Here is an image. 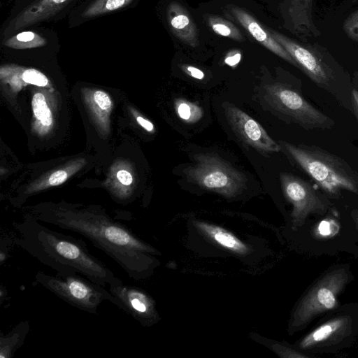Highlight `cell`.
Wrapping results in <instances>:
<instances>
[{
	"instance_id": "25",
	"label": "cell",
	"mask_w": 358,
	"mask_h": 358,
	"mask_svg": "<svg viewBox=\"0 0 358 358\" xmlns=\"http://www.w3.org/2000/svg\"><path fill=\"white\" fill-rule=\"evenodd\" d=\"M343 28L351 40L358 41V10L351 13L345 20Z\"/></svg>"
},
{
	"instance_id": "26",
	"label": "cell",
	"mask_w": 358,
	"mask_h": 358,
	"mask_svg": "<svg viewBox=\"0 0 358 358\" xmlns=\"http://www.w3.org/2000/svg\"><path fill=\"white\" fill-rule=\"evenodd\" d=\"M273 350L280 357L283 358H303L307 357V355L301 354L292 348L286 346L275 344L273 345Z\"/></svg>"
},
{
	"instance_id": "22",
	"label": "cell",
	"mask_w": 358,
	"mask_h": 358,
	"mask_svg": "<svg viewBox=\"0 0 358 358\" xmlns=\"http://www.w3.org/2000/svg\"><path fill=\"white\" fill-rule=\"evenodd\" d=\"M299 6H301V10L299 15L301 24H303L307 29L310 31L312 35H318L320 32L317 31L315 26L312 20V5L313 0H295Z\"/></svg>"
},
{
	"instance_id": "8",
	"label": "cell",
	"mask_w": 358,
	"mask_h": 358,
	"mask_svg": "<svg viewBox=\"0 0 358 358\" xmlns=\"http://www.w3.org/2000/svg\"><path fill=\"white\" fill-rule=\"evenodd\" d=\"M82 0H27L14 6L3 22L0 37L20 29L68 17Z\"/></svg>"
},
{
	"instance_id": "2",
	"label": "cell",
	"mask_w": 358,
	"mask_h": 358,
	"mask_svg": "<svg viewBox=\"0 0 358 358\" xmlns=\"http://www.w3.org/2000/svg\"><path fill=\"white\" fill-rule=\"evenodd\" d=\"M13 227L17 232L14 243L56 273H78L103 287L116 277L81 239L53 230L33 217Z\"/></svg>"
},
{
	"instance_id": "6",
	"label": "cell",
	"mask_w": 358,
	"mask_h": 358,
	"mask_svg": "<svg viewBox=\"0 0 358 358\" xmlns=\"http://www.w3.org/2000/svg\"><path fill=\"white\" fill-rule=\"evenodd\" d=\"M266 102L278 112L306 129L330 128L334 122L291 87L279 83L264 87Z\"/></svg>"
},
{
	"instance_id": "23",
	"label": "cell",
	"mask_w": 358,
	"mask_h": 358,
	"mask_svg": "<svg viewBox=\"0 0 358 358\" xmlns=\"http://www.w3.org/2000/svg\"><path fill=\"white\" fill-rule=\"evenodd\" d=\"M210 24L212 29L219 35L234 38H239L238 31L234 29L235 27L227 22L220 19L211 18Z\"/></svg>"
},
{
	"instance_id": "5",
	"label": "cell",
	"mask_w": 358,
	"mask_h": 358,
	"mask_svg": "<svg viewBox=\"0 0 358 358\" xmlns=\"http://www.w3.org/2000/svg\"><path fill=\"white\" fill-rule=\"evenodd\" d=\"M184 173L189 181L227 198L236 196L246 185L245 176L216 155L199 153Z\"/></svg>"
},
{
	"instance_id": "10",
	"label": "cell",
	"mask_w": 358,
	"mask_h": 358,
	"mask_svg": "<svg viewBox=\"0 0 358 358\" xmlns=\"http://www.w3.org/2000/svg\"><path fill=\"white\" fill-rule=\"evenodd\" d=\"M0 39L1 51L10 55H52L61 48L57 32L38 25L20 29Z\"/></svg>"
},
{
	"instance_id": "34",
	"label": "cell",
	"mask_w": 358,
	"mask_h": 358,
	"mask_svg": "<svg viewBox=\"0 0 358 358\" xmlns=\"http://www.w3.org/2000/svg\"><path fill=\"white\" fill-rule=\"evenodd\" d=\"M331 226L330 221L324 220L320 223L319 229L323 236L329 234V227Z\"/></svg>"
},
{
	"instance_id": "3",
	"label": "cell",
	"mask_w": 358,
	"mask_h": 358,
	"mask_svg": "<svg viewBox=\"0 0 358 358\" xmlns=\"http://www.w3.org/2000/svg\"><path fill=\"white\" fill-rule=\"evenodd\" d=\"M281 143L296 165L328 194H358V173L342 159L315 146Z\"/></svg>"
},
{
	"instance_id": "28",
	"label": "cell",
	"mask_w": 358,
	"mask_h": 358,
	"mask_svg": "<svg viewBox=\"0 0 358 358\" xmlns=\"http://www.w3.org/2000/svg\"><path fill=\"white\" fill-rule=\"evenodd\" d=\"M67 179V174L64 171H57L53 173L50 178H49V182L52 186L59 185Z\"/></svg>"
},
{
	"instance_id": "38",
	"label": "cell",
	"mask_w": 358,
	"mask_h": 358,
	"mask_svg": "<svg viewBox=\"0 0 358 358\" xmlns=\"http://www.w3.org/2000/svg\"><path fill=\"white\" fill-rule=\"evenodd\" d=\"M357 1H358V0H352V2L354 3V2Z\"/></svg>"
},
{
	"instance_id": "31",
	"label": "cell",
	"mask_w": 358,
	"mask_h": 358,
	"mask_svg": "<svg viewBox=\"0 0 358 358\" xmlns=\"http://www.w3.org/2000/svg\"><path fill=\"white\" fill-rule=\"evenodd\" d=\"M241 58V55L239 52H236L226 57L224 62L229 66H234L239 63Z\"/></svg>"
},
{
	"instance_id": "27",
	"label": "cell",
	"mask_w": 358,
	"mask_h": 358,
	"mask_svg": "<svg viewBox=\"0 0 358 358\" xmlns=\"http://www.w3.org/2000/svg\"><path fill=\"white\" fill-rule=\"evenodd\" d=\"M94 99L102 110H108L111 106V101L107 94L102 91H96L94 95Z\"/></svg>"
},
{
	"instance_id": "30",
	"label": "cell",
	"mask_w": 358,
	"mask_h": 358,
	"mask_svg": "<svg viewBox=\"0 0 358 358\" xmlns=\"http://www.w3.org/2000/svg\"><path fill=\"white\" fill-rule=\"evenodd\" d=\"M117 178L121 183L129 185L132 182L131 175L127 171L120 170L117 173Z\"/></svg>"
},
{
	"instance_id": "15",
	"label": "cell",
	"mask_w": 358,
	"mask_h": 358,
	"mask_svg": "<svg viewBox=\"0 0 358 358\" xmlns=\"http://www.w3.org/2000/svg\"><path fill=\"white\" fill-rule=\"evenodd\" d=\"M352 319L347 315L336 317L321 324L300 342L301 350L329 345L346 337L351 331Z\"/></svg>"
},
{
	"instance_id": "17",
	"label": "cell",
	"mask_w": 358,
	"mask_h": 358,
	"mask_svg": "<svg viewBox=\"0 0 358 358\" xmlns=\"http://www.w3.org/2000/svg\"><path fill=\"white\" fill-rule=\"evenodd\" d=\"M194 225L210 241L232 252L242 255L249 252L245 243L221 227L201 221H194Z\"/></svg>"
},
{
	"instance_id": "7",
	"label": "cell",
	"mask_w": 358,
	"mask_h": 358,
	"mask_svg": "<svg viewBox=\"0 0 358 358\" xmlns=\"http://www.w3.org/2000/svg\"><path fill=\"white\" fill-rule=\"evenodd\" d=\"M348 281L344 268L334 269L324 275L297 305L291 320L292 329L305 327L315 317L336 306L337 296Z\"/></svg>"
},
{
	"instance_id": "4",
	"label": "cell",
	"mask_w": 358,
	"mask_h": 358,
	"mask_svg": "<svg viewBox=\"0 0 358 358\" xmlns=\"http://www.w3.org/2000/svg\"><path fill=\"white\" fill-rule=\"evenodd\" d=\"M35 281L69 305L96 315L105 301L117 306L115 298L105 287L78 274H48L38 271Z\"/></svg>"
},
{
	"instance_id": "16",
	"label": "cell",
	"mask_w": 358,
	"mask_h": 358,
	"mask_svg": "<svg viewBox=\"0 0 358 358\" xmlns=\"http://www.w3.org/2000/svg\"><path fill=\"white\" fill-rule=\"evenodd\" d=\"M233 13L240 24L259 43L281 58L298 66V64L289 52L248 13L240 8L233 9Z\"/></svg>"
},
{
	"instance_id": "21",
	"label": "cell",
	"mask_w": 358,
	"mask_h": 358,
	"mask_svg": "<svg viewBox=\"0 0 358 358\" xmlns=\"http://www.w3.org/2000/svg\"><path fill=\"white\" fill-rule=\"evenodd\" d=\"M32 106L36 117L44 125L52 123V113L47 106L45 96L41 93H36L32 99Z\"/></svg>"
},
{
	"instance_id": "12",
	"label": "cell",
	"mask_w": 358,
	"mask_h": 358,
	"mask_svg": "<svg viewBox=\"0 0 358 358\" xmlns=\"http://www.w3.org/2000/svg\"><path fill=\"white\" fill-rule=\"evenodd\" d=\"M225 113L234 131L243 142L262 153L280 150L281 146L268 136L259 123L245 112L229 106Z\"/></svg>"
},
{
	"instance_id": "20",
	"label": "cell",
	"mask_w": 358,
	"mask_h": 358,
	"mask_svg": "<svg viewBox=\"0 0 358 358\" xmlns=\"http://www.w3.org/2000/svg\"><path fill=\"white\" fill-rule=\"evenodd\" d=\"M175 109L178 117L188 123L198 122L203 116V110L196 103L183 99L175 101Z\"/></svg>"
},
{
	"instance_id": "33",
	"label": "cell",
	"mask_w": 358,
	"mask_h": 358,
	"mask_svg": "<svg viewBox=\"0 0 358 358\" xmlns=\"http://www.w3.org/2000/svg\"><path fill=\"white\" fill-rule=\"evenodd\" d=\"M352 103L354 112L358 119V91L355 89L352 92Z\"/></svg>"
},
{
	"instance_id": "1",
	"label": "cell",
	"mask_w": 358,
	"mask_h": 358,
	"mask_svg": "<svg viewBox=\"0 0 358 358\" xmlns=\"http://www.w3.org/2000/svg\"><path fill=\"white\" fill-rule=\"evenodd\" d=\"M38 220L87 238L135 280L144 278L154 262L155 250L128 227L96 211H44Z\"/></svg>"
},
{
	"instance_id": "11",
	"label": "cell",
	"mask_w": 358,
	"mask_h": 358,
	"mask_svg": "<svg viewBox=\"0 0 358 358\" xmlns=\"http://www.w3.org/2000/svg\"><path fill=\"white\" fill-rule=\"evenodd\" d=\"M117 301V307L131 315L143 325L155 322L157 313L152 298L143 289L128 285L115 277L108 285Z\"/></svg>"
},
{
	"instance_id": "24",
	"label": "cell",
	"mask_w": 358,
	"mask_h": 358,
	"mask_svg": "<svg viewBox=\"0 0 358 358\" xmlns=\"http://www.w3.org/2000/svg\"><path fill=\"white\" fill-rule=\"evenodd\" d=\"M22 77L24 82L37 86L43 87L48 83L46 76L41 71L33 68L24 69L22 73Z\"/></svg>"
},
{
	"instance_id": "37",
	"label": "cell",
	"mask_w": 358,
	"mask_h": 358,
	"mask_svg": "<svg viewBox=\"0 0 358 358\" xmlns=\"http://www.w3.org/2000/svg\"><path fill=\"white\" fill-rule=\"evenodd\" d=\"M355 77L357 80V85H358V72L355 73Z\"/></svg>"
},
{
	"instance_id": "18",
	"label": "cell",
	"mask_w": 358,
	"mask_h": 358,
	"mask_svg": "<svg viewBox=\"0 0 358 358\" xmlns=\"http://www.w3.org/2000/svg\"><path fill=\"white\" fill-rule=\"evenodd\" d=\"M30 324L24 320L15 325L10 331L0 334V358H12L23 345L29 331Z\"/></svg>"
},
{
	"instance_id": "19",
	"label": "cell",
	"mask_w": 358,
	"mask_h": 358,
	"mask_svg": "<svg viewBox=\"0 0 358 358\" xmlns=\"http://www.w3.org/2000/svg\"><path fill=\"white\" fill-rule=\"evenodd\" d=\"M168 21L172 31L183 40H192L195 29L189 17L178 4H171L168 8Z\"/></svg>"
},
{
	"instance_id": "13",
	"label": "cell",
	"mask_w": 358,
	"mask_h": 358,
	"mask_svg": "<svg viewBox=\"0 0 358 358\" xmlns=\"http://www.w3.org/2000/svg\"><path fill=\"white\" fill-rule=\"evenodd\" d=\"M271 34L314 83L322 87L329 86L333 79V71L313 50L278 32L272 31Z\"/></svg>"
},
{
	"instance_id": "14",
	"label": "cell",
	"mask_w": 358,
	"mask_h": 358,
	"mask_svg": "<svg viewBox=\"0 0 358 358\" xmlns=\"http://www.w3.org/2000/svg\"><path fill=\"white\" fill-rule=\"evenodd\" d=\"M139 0H82L67 17L69 28L104 15L129 9Z\"/></svg>"
},
{
	"instance_id": "35",
	"label": "cell",
	"mask_w": 358,
	"mask_h": 358,
	"mask_svg": "<svg viewBox=\"0 0 358 358\" xmlns=\"http://www.w3.org/2000/svg\"><path fill=\"white\" fill-rule=\"evenodd\" d=\"M7 295V290L5 287H3L2 285H1L0 289V299H1V303H3V299L6 297Z\"/></svg>"
},
{
	"instance_id": "39",
	"label": "cell",
	"mask_w": 358,
	"mask_h": 358,
	"mask_svg": "<svg viewBox=\"0 0 358 358\" xmlns=\"http://www.w3.org/2000/svg\"><path fill=\"white\" fill-rule=\"evenodd\" d=\"M9 1H15V0H9Z\"/></svg>"
},
{
	"instance_id": "36",
	"label": "cell",
	"mask_w": 358,
	"mask_h": 358,
	"mask_svg": "<svg viewBox=\"0 0 358 358\" xmlns=\"http://www.w3.org/2000/svg\"><path fill=\"white\" fill-rule=\"evenodd\" d=\"M352 217L354 219V221L355 222V224L358 229V210H354L352 212Z\"/></svg>"
},
{
	"instance_id": "29",
	"label": "cell",
	"mask_w": 358,
	"mask_h": 358,
	"mask_svg": "<svg viewBox=\"0 0 358 358\" xmlns=\"http://www.w3.org/2000/svg\"><path fill=\"white\" fill-rule=\"evenodd\" d=\"M184 71L194 78L201 80L204 78L203 72L194 66H186L184 67Z\"/></svg>"
},
{
	"instance_id": "32",
	"label": "cell",
	"mask_w": 358,
	"mask_h": 358,
	"mask_svg": "<svg viewBox=\"0 0 358 358\" xmlns=\"http://www.w3.org/2000/svg\"><path fill=\"white\" fill-rule=\"evenodd\" d=\"M137 122L139 124H141L144 129H145L148 131H152L154 129L153 124L146 119L138 116L137 117Z\"/></svg>"
},
{
	"instance_id": "9",
	"label": "cell",
	"mask_w": 358,
	"mask_h": 358,
	"mask_svg": "<svg viewBox=\"0 0 358 358\" xmlns=\"http://www.w3.org/2000/svg\"><path fill=\"white\" fill-rule=\"evenodd\" d=\"M280 180L284 196L293 207L291 217L294 227L303 225L309 215H323L329 208V201L308 181L287 173H281Z\"/></svg>"
}]
</instances>
